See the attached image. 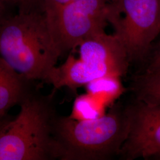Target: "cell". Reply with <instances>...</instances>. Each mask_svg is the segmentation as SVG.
<instances>
[{
	"label": "cell",
	"mask_w": 160,
	"mask_h": 160,
	"mask_svg": "<svg viewBox=\"0 0 160 160\" xmlns=\"http://www.w3.org/2000/svg\"><path fill=\"white\" fill-rule=\"evenodd\" d=\"M130 126L129 106L120 104L95 119L77 120L69 116L56 117L53 135L58 158L109 160L120 154Z\"/></svg>",
	"instance_id": "cell-1"
},
{
	"label": "cell",
	"mask_w": 160,
	"mask_h": 160,
	"mask_svg": "<svg viewBox=\"0 0 160 160\" xmlns=\"http://www.w3.org/2000/svg\"><path fill=\"white\" fill-rule=\"evenodd\" d=\"M0 57L25 80L45 81L61 57L45 14L6 18L0 24Z\"/></svg>",
	"instance_id": "cell-2"
},
{
	"label": "cell",
	"mask_w": 160,
	"mask_h": 160,
	"mask_svg": "<svg viewBox=\"0 0 160 160\" xmlns=\"http://www.w3.org/2000/svg\"><path fill=\"white\" fill-rule=\"evenodd\" d=\"M20 111L8 121L0 134V160H47L58 158L53 135L56 118L48 100L28 92Z\"/></svg>",
	"instance_id": "cell-3"
},
{
	"label": "cell",
	"mask_w": 160,
	"mask_h": 160,
	"mask_svg": "<svg viewBox=\"0 0 160 160\" xmlns=\"http://www.w3.org/2000/svg\"><path fill=\"white\" fill-rule=\"evenodd\" d=\"M78 57L69 54L65 61L55 66L45 82L55 90L68 87L75 90L98 78L126 75L129 59L120 37L105 32L90 37L78 46Z\"/></svg>",
	"instance_id": "cell-4"
},
{
	"label": "cell",
	"mask_w": 160,
	"mask_h": 160,
	"mask_svg": "<svg viewBox=\"0 0 160 160\" xmlns=\"http://www.w3.org/2000/svg\"><path fill=\"white\" fill-rule=\"evenodd\" d=\"M114 6L106 0H72L47 19L61 55L84 40L105 32L112 22Z\"/></svg>",
	"instance_id": "cell-5"
},
{
	"label": "cell",
	"mask_w": 160,
	"mask_h": 160,
	"mask_svg": "<svg viewBox=\"0 0 160 160\" xmlns=\"http://www.w3.org/2000/svg\"><path fill=\"white\" fill-rule=\"evenodd\" d=\"M115 33L120 37L130 62L146 56L160 33V0H119L114 7Z\"/></svg>",
	"instance_id": "cell-6"
},
{
	"label": "cell",
	"mask_w": 160,
	"mask_h": 160,
	"mask_svg": "<svg viewBox=\"0 0 160 160\" xmlns=\"http://www.w3.org/2000/svg\"><path fill=\"white\" fill-rule=\"evenodd\" d=\"M128 106L130 131L120 154L128 160L153 157L160 152V104L136 100Z\"/></svg>",
	"instance_id": "cell-7"
},
{
	"label": "cell",
	"mask_w": 160,
	"mask_h": 160,
	"mask_svg": "<svg viewBox=\"0 0 160 160\" xmlns=\"http://www.w3.org/2000/svg\"><path fill=\"white\" fill-rule=\"evenodd\" d=\"M25 80L0 57V116L20 103L27 92L23 81Z\"/></svg>",
	"instance_id": "cell-8"
},
{
	"label": "cell",
	"mask_w": 160,
	"mask_h": 160,
	"mask_svg": "<svg viewBox=\"0 0 160 160\" xmlns=\"http://www.w3.org/2000/svg\"><path fill=\"white\" fill-rule=\"evenodd\" d=\"M132 92L136 100L149 104H160V69L145 71L132 81Z\"/></svg>",
	"instance_id": "cell-9"
},
{
	"label": "cell",
	"mask_w": 160,
	"mask_h": 160,
	"mask_svg": "<svg viewBox=\"0 0 160 160\" xmlns=\"http://www.w3.org/2000/svg\"><path fill=\"white\" fill-rule=\"evenodd\" d=\"M86 87L88 94L104 104L114 100L125 90L120 77L116 76H106L98 78L88 83Z\"/></svg>",
	"instance_id": "cell-10"
},
{
	"label": "cell",
	"mask_w": 160,
	"mask_h": 160,
	"mask_svg": "<svg viewBox=\"0 0 160 160\" xmlns=\"http://www.w3.org/2000/svg\"><path fill=\"white\" fill-rule=\"evenodd\" d=\"M97 98L87 94L82 95L75 100L71 118L77 120L95 119L103 115Z\"/></svg>",
	"instance_id": "cell-11"
},
{
	"label": "cell",
	"mask_w": 160,
	"mask_h": 160,
	"mask_svg": "<svg viewBox=\"0 0 160 160\" xmlns=\"http://www.w3.org/2000/svg\"><path fill=\"white\" fill-rule=\"evenodd\" d=\"M10 7L16 8L19 13H45L43 0H5Z\"/></svg>",
	"instance_id": "cell-12"
},
{
	"label": "cell",
	"mask_w": 160,
	"mask_h": 160,
	"mask_svg": "<svg viewBox=\"0 0 160 160\" xmlns=\"http://www.w3.org/2000/svg\"><path fill=\"white\" fill-rule=\"evenodd\" d=\"M72 0H43L45 14L47 19L53 17L63 6Z\"/></svg>",
	"instance_id": "cell-13"
},
{
	"label": "cell",
	"mask_w": 160,
	"mask_h": 160,
	"mask_svg": "<svg viewBox=\"0 0 160 160\" xmlns=\"http://www.w3.org/2000/svg\"><path fill=\"white\" fill-rule=\"evenodd\" d=\"M160 69V43L151 58L148 65L145 71H154Z\"/></svg>",
	"instance_id": "cell-14"
},
{
	"label": "cell",
	"mask_w": 160,
	"mask_h": 160,
	"mask_svg": "<svg viewBox=\"0 0 160 160\" xmlns=\"http://www.w3.org/2000/svg\"><path fill=\"white\" fill-rule=\"evenodd\" d=\"M10 7L7 4L5 0H0V24L6 18L11 15L8 14V10Z\"/></svg>",
	"instance_id": "cell-15"
},
{
	"label": "cell",
	"mask_w": 160,
	"mask_h": 160,
	"mask_svg": "<svg viewBox=\"0 0 160 160\" xmlns=\"http://www.w3.org/2000/svg\"><path fill=\"white\" fill-rule=\"evenodd\" d=\"M4 116H0V134L1 133V132L2 131L4 126H6V123H7L8 120H6L4 119Z\"/></svg>",
	"instance_id": "cell-16"
},
{
	"label": "cell",
	"mask_w": 160,
	"mask_h": 160,
	"mask_svg": "<svg viewBox=\"0 0 160 160\" xmlns=\"http://www.w3.org/2000/svg\"><path fill=\"white\" fill-rule=\"evenodd\" d=\"M107 1H108L110 4L113 5V6H116L118 2H119V0H106Z\"/></svg>",
	"instance_id": "cell-17"
},
{
	"label": "cell",
	"mask_w": 160,
	"mask_h": 160,
	"mask_svg": "<svg viewBox=\"0 0 160 160\" xmlns=\"http://www.w3.org/2000/svg\"><path fill=\"white\" fill-rule=\"evenodd\" d=\"M153 157H154V158H156V159L160 160V152L159 154H158L155 155Z\"/></svg>",
	"instance_id": "cell-18"
},
{
	"label": "cell",
	"mask_w": 160,
	"mask_h": 160,
	"mask_svg": "<svg viewBox=\"0 0 160 160\" xmlns=\"http://www.w3.org/2000/svg\"><path fill=\"white\" fill-rule=\"evenodd\" d=\"M160 69H158V70H160ZM156 71H157V70H156Z\"/></svg>",
	"instance_id": "cell-19"
},
{
	"label": "cell",
	"mask_w": 160,
	"mask_h": 160,
	"mask_svg": "<svg viewBox=\"0 0 160 160\" xmlns=\"http://www.w3.org/2000/svg\"></svg>",
	"instance_id": "cell-20"
}]
</instances>
